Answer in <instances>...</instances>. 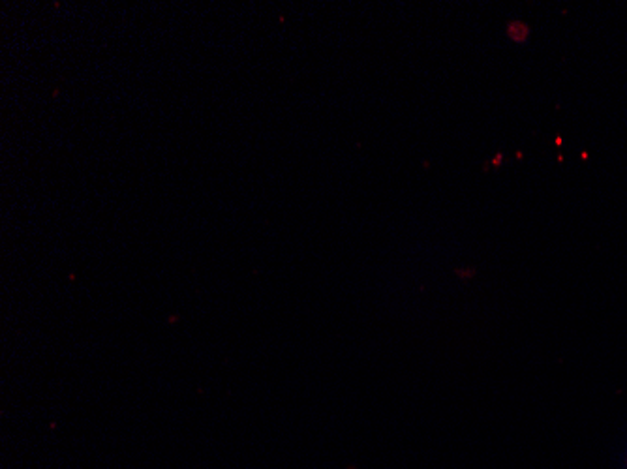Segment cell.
Here are the masks:
<instances>
[]
</instances>
